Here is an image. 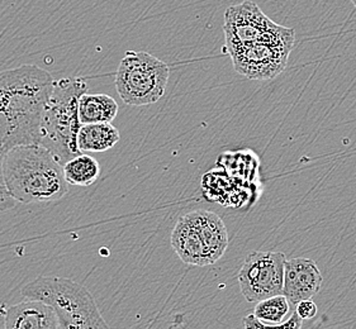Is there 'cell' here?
<instances>
[{"label":"cell","instance_id":"cell-1","mask_svg":"<svg viewBox=\"0 0 356 329\" xmlns=\"http://www.w3.org/2000/svg\"><path fill=\"white\" fill-rule=\"evenodd\" d=\"M54 81L37 65L0 71V212L17 203L4 183V158L15 147L41 142L43 112Z\"/></svg>","mask_w":356,"mask_h":329},{"label":"cell","instance_id":"cell-2","mask_svg":"<svg viewBox=\"0 0 356 329\" xmlns=\"http://www.w3.org/2000/svg\"><path fill=\"white\" fill-rule=\"evenodd\" d=\"M8 193L23 204L60 201L69 192L64 166L41 144L18 146L3 162Z\"/></svg>","mask_w":356,"mask_h":329},{"label":"cell","instance_id":"cell-3","mask_svg":"<svg viewBox=\"0 0 356 329\" xmlns=\"http://www.w3.org/2000/svg\"><path fill=\"white\" fill-rule=\"evenodd\" d=\"M88 92L86 80L65 78L55 80L43 112L40 144L50 151L64 166L80 155L78 147L79 101Z\"/></svg>","mask_w":356,"mask_h":329},{"label":"cell","instance_id":"cell-4","mask_svg":"<svg viewBox=\"0 0 356 329\" xmlns=\"http://www.w3.org/2000/svg\"><path fill=\"white\" fill-rule=\"evenodd\" d=\"M27 299L42 301L56 312L60 329H111L84 285L60 276H38L22 289Z\"/></svg>","mask_w":356,"mask_h":329},{"label":"cell","instance_id":"cell-5","mask_svg":"<svg viewBox=\"0 0 356 329\" xmlns=\"http://www.w3.org/2000/svg\"><path fill=\"white\" fill-rule=\"evenodd\" d=\"M170 76L169 66L145 51H127L115 72V89L122 101L143 107L164 96Z\"/></svg>","mask_w":356,"mask_h":329},{"label":"cell","instance_id":"cell-6","mask_svg":"<svg viewBox=\"0 0 356 329\" xmlns=\"http://www.w3.org/2000/svg\"><path fill=\"white\" fill-rule=\"evenodd\" d=\"M294 43V29L285 28L277 36L250 43L227 55L237 74L250 80L268 81L284 71Z\"/></svg>","mask_w":356,"mask_h":329},{"label":"cell","instance_id":"cell-7","mask_svg":"<svg viewBox=\"0 0 356 329\" xmlns=\"http://www.w3.org/2000/svg\"><path fill=\"white\" fill-rule=\"evenodd\" d=\"M285 261L282 252H251L237 275L243 298L259 303L283 294Z\"/></svg>","mask_w":356,"mask_h":329},{"label":"cell","instance_id":"cell-8","mask_svg":"<svg viewBox=\"0 0 356 329\" xmlns=\"http://www.w3.org/2000/svg\"><path fill=\"white\" fill-rule=\"evenodd\" d=\"M285 28L284 26L271 21L255 1L245 0L228 7L225 12L223 52L229 53L250 43L277 36Z\"/></svg>","mask_w":356,"mask_h":329},{"label":"cell","instance_id":"cell-9","mask_svg":"<svg viewBox=\"0 0 356 329\" xmlns=\"http://www.w3.org/2000/svg\"><path fill=\"white\" fill-rule=\"evenodd\" d=\"M322 275L316 262L309 258H291L285 261L283 294L293 305L312 299L322 287Z\"/></svg>","mask_w":356,"mask_h":329},{"label":"cell","instance_id":"cell-10","mask_svg":"<svg viewBox=\"0 0 356 329\" xmlns=\"http://www.w3.org/2000/svg\"><path fill=\"white\" fill-rule=\"evenodd\" d=\"M171 246L179 258L188 265L214 264L192 213L183 215L171 233Z\"/></svg>","mask_w":356,"mask_h":329},{"label":"cell","instance_id":"cell-11","mask_svg":"<svg viewBox=\"0 0 356 329\" xmlns=\"http://www.w3.org/2000/svg\"><path fill=\"white\" fill-rule=\"evenodd\" d=\"M4 329H60L55 309L42 301L29 299L0 308Z\"/></svg>","mask_w":356,"mask_h":329},{"label":"cell","instance_id":"cell-12","mask_svg":"<svg viewBox=\"0 0 356 329\" xmlns=\"http://www.w3.org/2000/svg\"><path fill=\"white\" fill-rule=\"evenodd\" d=\"M193 218L197 223L200 235L204 239L209 255L217 262L223 256L228 247L227 228L220 215L208 210L192 212Z\"/></svg>","mask_w":356,"mask_h":329},{"label":"cell","instance_id":"cell-13","mask_svg":"<svg viewBox=\"0 0 356 329\" xmlns=\"http://www.w3.org/2000/svg\"><path fill=\"white\" fill-rule=\"evenodd\" d=\"M121 138L120 130L112 123L81 124L78 133L80 152H106L113 149Z\"/></svg>","mask_w":356,"mask_h":329},{"label":"cell","instance_id":"cell-14","mask_svg":"<svg viewBox=\"0 0 356 329\" xmlns=\"http://www.w3.org/2000/svg\"><path fill=\"white\" fill-rule=\"evenodd\" d=\"M118 115V104L107 94H84L79 101L81 124L113 122Z\"/></svg>","mask_w":356,"mask_h":329},{"label":"cell","instance_id":"cell-15","mask_svg":"<svg viewBox=\"0 0 356 329\" xmlns=\"http://www.w3.org/2000/svg\"><path fill=\"white\" fill-rule=\"evenodd\" d=\"M64 175L69 185H93L99 178L100 164L97 158L80 153L64 164Z\"/></svg>","mask_w":356,"mask_h":329},{"label":"cell","instance_id":"cell-16","mask_svg":"<svg viewBox=\"0 0 356 329\" xmlns=\"http://www.w3.org/2000/svg\"><path fill=\"white\" fill-rule=\"evenodd\" d=\"M291 303L286 299L284 294L271 296L268 299L257 303L254 309V315L259 321L270 324H279L284 322L286 315L291 312Z\"/></svg>","mask_w":356,"mask_h":329},{"label":"cell","instance_id":"cell-17","mask_svg":"<svg viewBox=\"0 0 356 329\" xmlns=\"http://www.w3.org/2000/svg\"><path fill=\"white\" fill-rule=\"evenodd\" d=\"M303 324V319L300 318L297 312L283 323L279 324H270L259 321L254 314L246 315L243 318V328L245 329H300Z\"/></svg>","mask_w":356,"mask_h":329},{"label":"cell","instance_id":"cell-18","mask_svg":"<svg viewBox=\"0 0 356 329\" xmlns=\"http://www.w3.org/2000/svg\"><path fill=\"white\" fill-rule=\"evenodd\" d=\"M296 312L302 319H312L317 315V305L312 299L302 301L296 305Z\"/></svg>","mask_w":356,"mask_h":329},{"label":"cell","instance_id":"cell-19","mask_svg":"<svg viewBox=\"0 0 356 329\" xmlns=\"http://www.w3.org/2000/svg\"><path fill=\"white\" fill-rule=\"evenodd\" d=\"M350 1H351V3H353V4H354V7L356 8V0H350Z\"/></svg>","mask_w":356,"mask_h":329}]
</instances>
